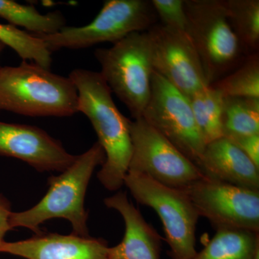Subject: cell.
<instances>
[{"label":"cell","instance_id":"1","mask_svg":"<svg viewBox=\"0 0 259 259\" xmlns=\"http://www.w3.org/2000/svg\"><path fill=\"white\" fill-rule=\"evenodd\" d=\"M69 77L77 90L78 112L91 122L106 156L97 178L107 190H120L132 156L131 120L117 109L111 90L100 72L76 69Z\"/></svg>","mask_w":259,"mask_h":259},{"label":"cell","instance_id":"2","mask_svg":"<svg viewBox=\"0 0 259 259\" xmlns=\"http://www.w3.org/2000/svg\"><path fill=\"white\" fill-rule=\"evenodd\" d=\"M0 111L29 117H70L78 112V93L69 77L35 63L0 69Z\"/></svg>","mask_w":259,"mask_h":259},{"label":"cell","instance_id":"3","mask_svg":"<svg viewBox=\"0 0 259 259\" xmlns=\"http://www.w3.org/2000/svg\"><path fill=\"white\" fill-rule=\"evenodd\" d=\"M105 153L98 142L76 160L59 176L48 180L49 188L38 203L23 212H12L10 226L28 228L35 234L41 232L40 225L54 218H64L72 226L73 233L89 236V214L84 208L87 190L94 171L105 161Z\"/></svg>","mask_w":259,"mask_h":259},{"label":"cell","instance_id":"4","mask_svg":"<svg viewBox=\"0 0 259 259\" xmlns=\"http://www.w3.org/2000/svg\"><path fill=\"white\" fill-rule=\"evenodd\" d=\"M95 56L100 74L131 115L142 117L151 95V64L147 32H136L109 49H98Z\"/></svg>","mask_w":259,"mask_h":259},{"label":"cell","instance_id":"5","mask_svg":"<svg viewBox=\"0 0 259 259\" xmlns=\"http://www.w3.org/2000/svg\"><path fill=\"white\" fill-rule=\"evenodd\" d=\"M187 33L209 85L240 64L245 54L228 22L223 0H185Z\"/></svg>","mask_w":259,"mask_h":259},{"label":"cell","instance_id":"6","mask_svg":"<svg viewBox=\"0 0 259 259\" xmlns=\"http://www.w3.org/2000/svg\"><path fill=\"white\" fill-rule=\"evenodd\" d=\"M124 185L139 204L157 213L171 259H194L199 216L185 190L161 185L149 177L127 172Z\"/></svg>","mask_w":259,"mask_h":259},{"label":"cell","instance_id":"7","mask_svg":"<svg viewBox=\"0 0 259 259\" xmlns=\"http://www.w3.org/2000/svg\"><path fill=\"white\" fill-rule=\"evenodd\" d=\"M156 12L151 1L107 0L100 13L88 25L65 26L54 35H36L51 53L62 49L79 50L104 42H118L129 34L144 32L156 24Z\"/></svg>","mask_w":259,"mask_h":259},{"label":"cell","instance_id":"8","mask_svg":"<svg viewBox=\"0 0 259 259\" xmlns=\"http://www.w3.org/2000/svg\"><path fill=\"white\" fill-rule=\"evenodd\" d=\"M129 129L133 151L127 172L182 190L204 178L195 163L143 117L130 120Z\"/></svg>","mask_w":259,"mask_h":259},{"label":"cell","instance_id":"9","mask_svg":"<svg viewBox=\"0 0 259 259\" xmlns=\"http://www.w3.org/2000/svg\"><path fill=\"white\" fill-rule=\"evenodd\" d=\"M142 117L190 161L196 164L200 159L206 144L194 120L190 100L155 71Z\"/></svg>","mask_w":259,"mask_h":259},{"label":"cell","instance_id":"10","mask_svg":"<svg viewBox=\"0 0 259 259\" xmlns=\"http://www.w3.org/2000/svg\"><path fill=\"white\" fill-rule=\"evenodd\" d=\"M199 217L216 231L237 229L259 233V190L202 178L183 189Z\"/></svg>","mask_w":259,"mask_h":259},{"label":"cell","instance_id":"11","mask_svg":"<svg viewBox=\"0 0 259 259\" xmlns=\"http://www.w3.org/2000/svg\"><path fill=\"white\" fill-rule=\"evenodd\" d=\"M153 71L190 98L208 86L188 34L155 24L147 30Z\"/></svg>","mask_w":259,"mask_h":259},{"label":"cell","instance_id":"12","mask_svg":"<svg viewBox=\"0 0 259 259\" xmlns=\"http://www.w3.org/2000/svg\"><path fill=\"white\" fill-rule=\"evenodd\" d=\"M0 155L22 160L38 171L63 172L77 156L36 126L0 121Z\"/></svg>","mask_w":259,"mask_h":259},{"label":"cell","instance_id":"13","mask_svg":"<svg viewBox=\"0 0 259 259\" xmlns=\"http://www.w3.org/2000/svg\"><path fill=\"white\" fill-rule=\"evenodd\" d=\"M109 248L102 238L41 231L28 239L3 242L0 253L25 259H109Z\"/></svg>","mask_w":259,"mask_h":259},{"label":"cell","instance_id":"14","mask_svg":"<svg viewBox=\"0 0 259 259\" xmlns=\"http://www.w3.org/2000/svg\"><path fill=\"white\" fill-rule=\"evenodd\" d=\"M104 202L120 213L125 226L122 241L109 248V259H160L161 236L129 200L126 192H117Z\"/></svg>","mask_w":259,"mask_h":259},{"label":"cell","instance_id":"15","mask_svg":"<svg viewBox=\"0 0 259 259\" xmlns=\"http://www.w3.org/2000/svg\"><path fill=\"white\" fill-rule=\"evenodd\" d=\"M196 165L205 178L259 190L258 167L227 138L206 144Z\"/></svg>","mask_w":259,"mask_h":259},{"label":"cell","instance_id":"16","mask_svg":"<svg viewBox=\"0 0 259 259\" xmlns=\"http://www.w3.org/2000/svg\"><path fill=\"white\" fill-rule=\"evenodd\" d=\"M194 259H259V233L237 229L217 231Z\"/></svg>","mask_w":259,"mask_h":259},{"label":"cell","instance_id":"17","mask_svg":"<svg viewBox=\"0 0 259 259\" xmlns=\"http://www.w3.org/2000/svg\"><path fill=\"white\" fill-rule=\"evenodd\" d=\"M0 17L10 25L22 27L36 35L57 33L66 26V20L60 11L41 14L32 5H22L13 0H0Z\"/></svg>","mask_w":259,"mask_h":259},{"label":"cell","instance_id":"18","mask_svg":"<svg viewBox=\"0 0 259 259\" xmlns=\"http://www.w3.org/2000/svg\"><path fill=\"white\" fill-rule=\"evenodd\" d=\"M225 97L212 84L189 98L194 120L206 144L223 137V110Z\"/></svg>","mask_w":259,"mask_h":259},{"label":"cell","instance_id":"19","mask_svg":"<svg viewBox=\"0 0 259 259\" xmlns=\"http://www.w3.org/2000/svg\"><path fill=\"white\" fill-rule=\"evenodd\" d=\"M223 131L231 141L259 135V99L225 97Z\"/></svg>","mask_w":259,"mask_h":259},{"label":"cell","instance_id":"20","mask_svg":"<svg viewBox=\"0 0 259 259\" xmlns=\"http://www.w3.org/2000/svg\"><path fill=\"white\" fill-rule=\"evenodd\" d=\"M227 18L245 54L258 53V0H223Z\"/></svg>","mask_w":259,"mask_h":259},{"label":"cell","instance_id":"21","mask_svg":"<svg viewBox=\"0 0 259 259\" xmlns=\"http://www.w3.org/2000/svg\"><path fill=\"white\" fill-rule=\"evenodd\" d=\"M212 85L225 97L259 99L258 53L248 55L234 71Z\"/></svg>","mask_w":259,"mask_h":259},{"label":"cell","instance_id":"22","mask_svg":"<svg viewBox=\"0 0 259 259\" xmlns=\"http://www.w3.org/2000/svg\"><path fill=\"white\" fill-rule=\"evenodd\" d=\"M0 42L13 49L23 61H32L50 69L52 53L40 37L10 24L0 23Z\"/></svg>","mask_w":259,"mask_h":259},{"label":"cell","instance_id":"23","mask_svg":"<svg viewBox=\"0 0 259 259\" xmlns=\"http://www.w3.org/2000/svg\"><path fill=\"white\" fill-rule=\"evenodd\" d=\"M151 4L161 25L172 30L187 32L185 0H152Z\"/></svg>","mask_w":259,"mask_h":259},{"label":"cell","instance_id":"24","mask_svg":"<svg viewBox=\"0 0 259 259\" xmlns=\"http://www.w3.org/2000/svg\"><path fill=\"white\" fill-rule=\"evenodd\" d=\"M259 168V135L233 141Z\"/></svg>","mask_w":259,"mask_h":259},{"label":"cell","instance_id":"25","mask_svg":"<svg viewBox=\"0 0 259 259\" xmlns=\"http://www.w3.org/2000/svg\"><path fill=\"white\" fill-rule=\"evenodd\" d=\"M12 211L9 201L0 194V246L5 241V236L12 230L10 226V216Z\"/></svg>","mask_w":259,"mask_h":259},{"label":"cell","instance_id":"26","mask_svg":"<svg viewBox=\"0 0 259 259\" xmlns=\"http://www.w3.org/2000/svg\"><path fill=\"white\" fill-rule=\"evenodd\" d=\"M5 48V46L4 44H3V42H0V56H1L2 52L4 50ZM0 69H1V66H0Z\"/></svg>","mask_w":259,"mask_h":259}]
</instances>
